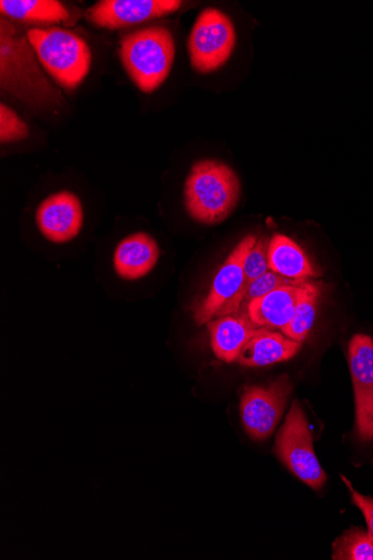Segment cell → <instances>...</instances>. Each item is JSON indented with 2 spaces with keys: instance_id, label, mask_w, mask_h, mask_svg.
Masks as SVG:
<instances>
[{
  "instance_id": "6da1fadb",
  "label": "cell",
  "mask_w": 373,
  "mask_h": 560,
  "mask_svg": "<svg viewBox=\"0 0 373 560\" xmlns=\"http://www.w3.org/2000/svg\"><path fill=\"white\" fill-rule=\"evenodd\" d=\"M241 183L236 173L218 161L195 164L185 184V207L189 217L201 224L225 221L236 209Z\"/></svg>"
},
{
  "instance_id": "7a4b0ae2",
  "label": "cell",
  "mask_w": 373,
  "mask_h": 560,
  "mask_svg": "<svg viewBox=\"0 0 373 560\" xmlns=\"http://www.w3.org/2000/svg\"><path fill=\"white\" fill-rule=\"evenodd\" d=\"M120 56L135 84L142 92L151 93L171 74L176 56L175 39L165 27L144 28L123 38Z\"/></svg>"
},
{
  "instance_id": "3957f363",
  "label": "cell",
  "mask_w": 373,
  "mask_h": 560,
  "mask_svg": "<svg viewBox=\"0 0 373 560\" xmlns=\"http://www.w3.org/2000/svg\"><path fill=\"white\" fill-rule=\"evenodd\" d=\"M27 38L43 68L61 86L73 90L88 77L91 49L75 33L60 27L32 28Z\"/></svg>"
},
{
  "instance_id": "277c9868",
  "label": "cell",
  "mask_w": 373,
  "mask_h": 560,
  "mask_svg": "<svg viewBox=\"0 0 373 560\" xmlns=\"http://www.w3.org/2000/svg\"><path fill=\"white\" fill-rule=\"evenodd\" d=\"M2 86L33 104H50L59 92L49 85L39 70L28 38L9 21L2 19Z\"/></svg>"
},
{
  "instance_id": "5b68a950",
  "label": "cell",
  "mask_w": 373,
  "mask_h": 560,
  "mask_svg": "<svg viewBox=\"0 0 373 560\" xmlns=\"http://www.w3.org/2000/svg\"><path fill=\"white\" fill-rule=\"evenodd\" d=\"M236 31L231 19L217 9H207L197 18L188 39L193 68L211 73L222 68L234 52Z\"/></svg>"
},
{
  "instance_id": "8992f818",
  "label": "cell",
  "mask_w": 373,
  "mask_h": 560,
  "mask_svg": "<svg viewBox=\"0 0 373 560\" xmlns=\"http://www.w3.org/2000/svg\"><path fill=\"white\" fill-rule=\"evenodd\" d=\"M276 452L282 464L310 488L319 490L327 482V474L318 464L308 422L299 401L293 402L278 434Z\"/></svg>"
},
{
  "instance_id": "52a82bcc",
  "label": "cell",
  "mask_w": 373,
  "mask_h": 560,
  "mask_svg": "<svg viewBox=\"0 0 373 560\" xmlns=\"http://www.w3.org/2000/svg\"><path fill=\"white\" fill-rule=\"evenodd\" d=\"M293 390L289 376L278 378L268 387H248L242 396V419L248 435L254 440L270 438L285 410Z\"/></svg>"
},
{
  "instance_id": "ba28073f",
  "label": "cell",
  "mask_w": 373,
  "mask_h": 560,
  "mask_svg": "<svg viewBox=\"0 0 373 560\" xmlns=\"http://www.w3.org/2000/svg\"><path fill=\"white\" fill-rule=\"evenodd\" d=\"M254 235L245 236L232 250L212 281L210 290L198 305L195 319L199 325L218 317L220 312L242 291L245 283L244 264L248 252L256 243Z\"/></svg>"
},
{
  "instance_id": "9c48e42d",
  "label": "cell",
  "mask_w": 373,
  "mask_h": 560,
  "mask_svg": "<svg viewBox=\"0 0 373 560\" xmlns=\"http://www.w3.org/2000/svg\"><path fill=\"white\" fill-rule=\"evenodd\" d=\"M349 365L355 397V424L359 438L373 440V339L355 335L349 343Z\"/></svg>"
},
{
  "instance_id": "30bf717a",
  "label": "cell",
  "mask_w": 373,
  "mask_h": 560,
  "mask_svg": "<svg viewBox=\"0 0 373 560\" xmlns=\"http://www.w3.org/2000/svg\"><path fill=\"white\" fill-rule=\"evenodd\" d=\"M177 0H102L86 12L88 20L102 28L118 30L177 12Z\"/></svg>"
},
{
  "instance_id": "8fae6325",
  "label": "cell",
  "mask_w": 373,
  "mask_h": 560,
  "mask_svg": "<svg viewBox=\"0 0 373 560\" xmlns=\"http://www.w3.org/2000/svg\"><path fill=\"white\" fill-rule=\"evenodd\" d=\"M84 212L80 198L68 190L45 198L36 212V224L42 235L53 243H68L82 231Z\"/></svg>"
},
{
  "instance_id": "7c38bea8",
  "label": "cell",
  "mask_w": 373,
  "mask_h": 560,
  "mask_svg": "<svg viewBox=\"0 0 373 560\" xmlns=\"http://www.w3.org/2000/svg\"><path fill=\"white\" fill-rule=\"evenodd\" d=\"M306 281L278 288L269 294L252 301L245 311L246 317L256 327L282 330L294 315Z\"/></svg>"
},
{
  "instance_id": "4fadbf2b",
  "label": "cell",
  "mask_w": 373,
  "mask_h": 560,
  "mask_svg": "<svg viewBox=\"0 0 373 560\" xmlns=\"http://www.w3.org/2000/svg\"><path fill=\"white\" fill-rule=\"evenodd\" d=\"M160 258L156 242L147 233H135L124 238L116 248L114 266L125 280H138L149 275Z\"/></svg>"
},
{
  "instance_id": "5bb4252c",
  "label": "cell",
  "mask_w": 373,
  "mask_h": 560,
  "mask_svg": "<svg viewBox=\"0 0 373 560\" xmlns=\"http://www.w3.org/2000/svg\"><path fill=\"white\" fill-rule=\"evenodd\" d=\"M301 349V342L270 329H257L240 353L238 363L245 368H264L289 361Z\"/></svg>"
},
{
  "instance_id": "9a60e30c",
  "label": "cell",
  "mask_w": 373,
  "mask_h": 560,
  "mask_svg": "<svg viewBox=\"0 0 373 560\" xmlns=\"http://www.w3.org/2000/svg\"><path fill=\"white\" fill-rule=\"evenodd\" d=\"M211 348L225 363L238 361L244 346L257 331L256 326L246 317L224 316L208 324Z\"/></svg>"
},
{
  "instance_id": "2e32d148",
  "label": "cell",
  "mask_w": 373,
  "mask_h": 560,
  "mask_svg": "<svg viewBox=\"0 0 373 560\" xmlns=\"http://www.w3.org/2000/svg\"><path fill=\"white\" fill-rule=\"evenodd\" d=\"M270 270L291 280L317 277L304 250L290 237L277 234L269 244Z\"/></svg>"
},
{
  "instance_id": "e0dca14e",
  "label": "cell",
  "mask_w": 373,
  "mask_h": 560,
  "mask_svg": "<svg viewBox=\"0 0 373 560\" xmlns=\"http://www.w3.org/2000/svg\"><path fill=\"white\" fill-rule=\"evenodd\" d=\"M0 12L27 23L57 24L70 19V12L57 0H2Z\"/></svg>"
},
{
  "instance_id": "ac0fdd59",
  "label": "cell",
  "mask_w": 373,
  "mask_h": 560,
  "mask_svg": "<svg viewBox=\"0 0 373 560\" xmlns=\"http://www.w3.org/2000/svg\"><path fill=\"white\" fill-rule=\"evenodd\" d=\"M318 294V287L306 281L294 315L288 326L282 329L288 338L302 342L307 337L315 322Z\"/></svg>"
},
{
  "instance_id": "d6986e66",
  "label": "cell",
  "mask_w": 373,
  "mask_h": 560,
  "mask_svg": "<svg viewBox=\"0 0 373 560\" xmlns=\"http://www.w3.org/2000/svg\"><path fill=\"white\" fill-rule=\"evenodd\" d=\"M302 281L284 278L273 271L266 272L252 281L234 301L225 305L218 317L231 316L240 311L245 312L252 301L263 298L278 288Z\"/></svg>"
},
{
  "instance_id": "ffe728a7",
  "label": "cell",
  "mask_w": 373,
  "mask_h": 560,
  "mask_svg": "<svg viewBox=\"0 0 373 560\" xmlns=\"http://www.w3.org/2000/svg\"><path fill=\"white\" fill-rule=\"evenodd\" d=\"M333 558L336 560H373V540L369 533L360 528L350 529L336 540Z\"/></svg>"
},
{
  "instance_id": "44dd1931",
  "label": "cell",
  "mask_w": 373,
  "mask_h": 560,
  "mask_svg": "<svg viewBox=\"0 0 373 560\" xmlns=\"http://www.w3.org/2000/svg\"><path fill=\"white\" fill-rule=\"evenodd\" d=\"M269 238L261 236L256 241L254 246L248 252L244 264L245 283L241 293L252 281L265 275L266 272H269Z\"/></svg>"
},
{
  "instance_id": "7402d4cb",
  "label": "cell",
  "mask_w": 373,
  "mask_h": 560,
  "mask_svg": "<svg viewBox=\"0 0 373 560\" xmlns=\"http://www.w3.org/2000/svg\"><path fill=\"white\" fill-rule=\"evenodd\" d=\"M28 136L27 125L10 107L0 106V141L15 142Z\"/></svg>"
},
{
  "instance_id": "603a6c76",
  "label": "cell",
  "mask_w": 373,
  "mask_h": 560,
  "mask_svg": "<svg viewBox=\"0 0 373 560\" xmlns=\"http://www.w3.org/2000/svg\"><path fill=\"white\" fill-rule=\"evenodd\" d=\"M342 481L348 487L353 503L360 509L361 513L363 514L366 525H368V533L373 540V499L363 495L359 493L351 485V482L342 476Z\"/></svg>"
}]
</instances>
